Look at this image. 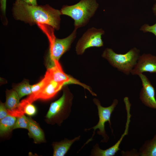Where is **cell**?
<instances>
[{"mask_svg": "<svg viewBox=\"0 0 156 156\" xmlns=\"http://www.w3.org/2000/svg\"><path fill=\"white\" fill-rule=\"evenodd\" d=\"M130 107L127 106L126 109L127 112V119L124 133L120 138L113 146L106 149H101L98 144H96L93 146L91 152V155L93 156H114L120 150L119 146L125 136L128 134L131 116L130 113Z\"/></svg>", "mask_w": 156, "mask_h": 156, "instance_id": "9", "label": "cell"}, {"mask_svg": "<svg viewBox=\"0 0 156 156\" xmlns=\"http://www.w3.org/2000/svg\"><path fill=\"white\" fill-rule=\"evenodd\" d=\"M80 135L71 140L66 139L59 142H55L53 144V156H64L67 152L72 145L76 141L79 140Z\"/></svg>", "mask_w": 156, "mask_h": 156, "instance_id": "13", "label": "cell"}, {"mask_svg": "<svg viewBox=\"0 0 156 156\" xmlns=\"http://www.w3.org/2000/svg\"><path fill=\"white\" fill-rule=\"evenodd\" d=\"M144 72L156 73V56L150 53L140 55L131 73L138 75Z\"/></svg>", "mask_w": 156, "mask_h": 156, "instance_id": "11", "label": "cell"}, {"mask_svg": "<svg viewBox=\"0 0 156 156\" xmlns=\"http://www.w3.org/2000/svg\"><path fill=\"white\" fill-rule=\"evenodd\" d=\"M53 64V66L47 69L45 74L51 79L63 85L67 83H73L80 85L85 88L88 89L89 87L81 84L77 80L65 73L58 61H54Z\"/></svg>", "mask_w": 156, "mask_h": 156, "instance_id": "10", "label": "cell"}, {"mask_svg": "<svg viewBox=\"0 0 156 156\" xmlns=\"http://www.w3.org/2000/svg\"><path fill=\"white\" fill-rule=\"evenodd\" d=\"M24 1L26 3L32 5H37L36 0H25Z\"/></svg>", "mask_w": 156, "mask_h": 156, "instance_id": "23", "label": "cell"}, {"mask_svg": "<svg viewBox=\"0 0 156 156\" xmlns=\"http://www.w3.org/2000/svg\"><path fill=\"white\" fill-rule=\"evenodd\" d=\"M16 120V117L8 115L0 120V133L4 135L13 129Z\"/></svg>", "mask_w": 156, "mask_h": 156, "instance_id": "17", "label": "cell"}, {"mask_svg": "<svg viewBox=\"0 0 156 156\" xmlns=\"http://www.w3.org/2000/svg\"><path fill=\"white\" fill-rule=\"evenodd\" d=\"M139 153L141 156H156V132L152 139L145 142Z\"/></svg>", "mask_w": 156, "mask_h": 156, "instance_id": "15", "label": "cell"}, {"mask_svg": "<svg viewBox=\"0 0 156 156\" xmlns=\"http://www.w3.org/2000/svg\"><path fill=\"white\" fill-rule=\"evenodd\" d=\"M105 33L101 28L92 27L88 29L78 41L76 46L77 55H81L86 50L91 47H101L103 46L102 36Z\"/></svg>", "mask_w": 156, "mask_h": 156, "instance_id": "6", "label": "cell"}, {"mask_svg": "<svg viewBox=\"0 0 156 156\" xmlns=\"http://www.w3.org/2000/svg\"><path fill=\"white\" fill-rule=\"evenodd\" d=\"M93 101L97 107L99 120L95 126L86 129L87 130L93 129L94 133L91 138L89 139L85 144H87L92 140V138L95 134V131L97 129L99 130V131H97V134L101 135L103 138V139L101 142H107L108 141L109 138L105 132V124L106 122H108L112 130L110 121L111 115L118 103V101L117 99H114L111 105L108 107H104L101 105L100 101L98 99L94 98L93 99Z\"/></svg>", "mask_w": 156, "mask_h": 156, "instance_id": "5", "label": "cell"}, {"mask_svg": "<svg viewBox=\"0 0 156 156\" xmlns=\"http://www.w3.org/2000/svg\"><path fill=\"white\" fill-rule=\"evenodd\" d=\"M28 126L27 129L29 135L36 142L44 141V136L43 133L37 124L31 118L27 117Z\"/></svg>", "mask_w": 156, "mask_h": 156, "instance_id": "16", "label": "cell"}, {"mask_svg": "<svg viewBox=\"0 0 156 156\" xmlns=\"http://www.w3.org/2000/svg\"><path fill=\"white\" fill-rule=\"evenodd\" d=\"M12 11L15 18L31 25L40 23L58 30L60 27V10L48 5H32L24 1H16L13 4Z\"/></svg>", "mask_w": 156, "mask_h": 156, "instance_id": "1", "label": "cell"}, {"mask_svg": "<svg viewBox=\"0 0 156 156\" xmlns=\"http://www.w3.org/2000/svg\"><path fill=\"white\" fill-rule=\"evenodd\" d=\"M28 126V121L27 117L23 114L18 117L13 129L18 128L27 129Z\"/></svg>", "mask_w": 156, "mask_h": 156, "instance_id": "19", "label": "cell"}, {"mask_svg": "<svg viewBox=\"0 0 156 156\" xmlns=\"http://www.w3.org/2000/svg\"><path fill=\"white\" fill-rule=\"evenodd\" d=\"M155 1H156V0H155Z\"/></svg>", "mask_w": 156, "mask_h": 156, "instance_id": "26", "label": "cell"}, {"mask_svg": "<svg viewBox=\"0 0 156 156\" xmlns=\"http://www.w3.org/2000/svg\"><path fill=\"white\" fill-rule=\"evenodd\" d=\"M31 86L27 81H24L16 86L14 88L17 93L20 99L26 95L32 93Z\"/></svg>", "mask_w": 156, "mask_h": 156, "instance_id": "18", "label": "cell"}, {"mask_svg": "<svg viewBox=\"0 0 156 156\" xmlns=\"http://www.w3.org/2000/svg\"><path fill=\"white\" fill-rule=\"evenodd\" d=\"M47 76L49 78L48 81L41 91L35 97V101L39 99L47 100L52 98L63 86V85L51 79Z\"/></svg>", "mask_w": 156, "mask_h": 156, "instance_id": "12", "label": "cell"}, {"mask_svg": "<svg viewBox=\"0 0 156 156\" xmlns=\"http://www.w3.org/2000/svg\"><path fill=\"white\" fill-rule=\"evenodd\" d=\"M140 55V50L136 47L125 54L117 53L112 49L106 48L102 55L113 67L126 75L131 73Z\"/></svg>", "mask_w": 156, "mask_h": 156, "instance_id": "3", "label": "cell"}, {"mask_svg": "<svg viewBox=\"0 0 156 156\" xmlns=\"http://www.w3.org/2000/svg\"><path fill=\"white\" fill-rule=\"evenodd\" d=\"M73 98V95L69 91L64 92L59 99L51 103L46 118L52 123H61L71 112Z\"/></svg>", "mask_w": 156, "mask_h": 156, "instance_id": "4", "label": "cell"}, {"mask_svg": "<svg viewBox=\"0 0 156 156\" xmlns=\"http://www.w3.org/2000/svg\"><path fill=\"white\" fill-rule=\"evenodd\" d=\"M6 0H0L1 8L3 14L5 15L6 8Z\"/></svg>", "mask_w": 156, "mask_h": 156, "instance_id": "22", "label": "cell"}, {"mask_svg": "<svg viewBox=\"0 0 156 156\" xmlns=\"http://www.w3.org/2000/svg\"><path fill=\"white\" fill-rule=\"evenodd\" d=\"M18 95L15 90H12L7 92L5 106L9 115L18 108L20 103Z\"/></svg>", "mask_w": 156, "mask_h": 156, "instance_id": "14", "label": "cell"}, {"mask_svg": "<svg viewBox=\"0 0 156 156\" xmlns=\"http://www.w3.org/2000/svg\"><path fill=\"white\" fill-rule=\"evenodd\" d=\"M152 9L153 13L156 16V3L153 5Z\"/></svg>", "mask_w": 156, "mask_h": 156, "instance_id": "24", "label": "cell"}, {"mask_svg": "<svg viewBox=\"0 0 156 156\" xmlns=\"http://www.w3.org/2000/svg\"><path fill=\"white\" fill-rule=\"evenodd\" d=\"M140 29L144 33H152L156 36V23L152 25L145 24L141 27Z\"/></svg>", "mask_w": 156, "mask_h": 156, "instance_id": "20", "label": "cell"}, {"mask_svg": "<svg viewBox=\"0 0 156 156\" xmlns=\"http://www.w3.org/2000/svg\"><path fill=\"white\" fill-rule=\"evenodd\" d=\"M77 30L75 29L70 35L62 39L48 36L50 42L49 56L53 63L55 61H58L62 55L70 48L76 38Z\"/></svg>", "mask_w": 156, "mask_h": 156, "instance_id": "7", "label": "cell"}, {"mask_svg": "<svg viewBox=\"0 0 156 156\" xmlns=\"http://www.w3.org/2000/svg\"><path fill=\"white\" fill-rule=\"evenodd\" d=\"M142 88L140 94V98L146 106L156 109V99L155 88L147 77L143 73L139 74Z\"/></svg>", "mask_w": 156, "mask_h": 156, "instance_id": "8", "label": "cell"}, {"mask_svg": "<svg viewBox=\"0 0 156 156\" xmlns=\"http://www.w3.org/2000/svg\"><path fill=\"white\" fill-rule=\"evenodd\" d=\"M25 0H16V1H24Z\"/></svg>", "mask_w": 156, "mask_h": 156, "instance_id": "25", "label": "cell"}, {"mask_svg": "<svg viewBox=\"0 0 156 156\" xmlns=\"http://www.w3.org/2000/svg\"><path fill=\"white\" fill-rule=\"evenodd\" d=\"M8 112L5 105L1 103L0 105V119H1L8 115Z\"/></svg>", "mask_w": 156, "mask_h": 156, "instance_id": "21", "label": "cell"}, {"mask_svg": "<svg viewBox=\"0 0 156 156\" xmlns=\"http://www.w3.org/2000/svg\"><path fill=\"white\" fill-rule=\"evenodd\" d=\"M99 7L96 0H81L72 5H64L61 14L68 16L74 21L75 29L85 26L94 16Z\"/></svg>", "mask_w": 156, "mask_h": 156, "instance_id": "2", "label": "cell"}]
</instances>
